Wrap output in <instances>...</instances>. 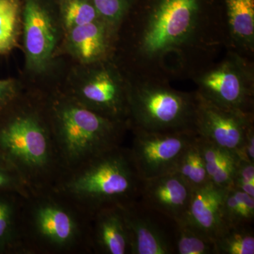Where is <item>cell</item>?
Here are the masks:
<instances>
[{"label": "cell", "instance_id": "f546056e", "mask_svg": "<svg viewBox=\"0 0 254 254\" xmlns=\"http://www.w3.org/2000/svg\"><path fill=\"white\" fill-rule=\"evenodd\" d=\"M240 158L242 160L254 163V125L247 130Z\"/></svg>", "mask_w": 254, "mask_h": 254}, {"label": "cell", "instance_id": "9c48e42d", "mask_svg": "<svg viewBox=\"0 0 254 254\" xmlns=\"http://www.w3.org/2000/svg\"><path fill=\"white\" fill-rule=\"evenodd\" d=\"M130 153L141 180L174 173L185 150L197 132L155 133L132 129Z\"/></svg>", "mask_w": 254, "mask_h": 254}, {"label": "cell", "instance_id": "6da1fadb", "mask_svg": "<svg viewBox=\"0 0 254 254\" xmlns=\"http://www.w3.org/2000/svg\"><path fill=\"white\" fill-rule=\"evenodd\" d=\"M207 0H152L130 23L128 77L192 78L230 49L225 9Z\"/></svg>", "mask_w": 254, "mask_h": 254}, {"label": "cell", "instance_id": "ba28073f", "mask_svg": "<svg viewBox=\"0 0 254 254\" xmlns=\"http://www.w3.org/2000/svg\"><path fill=\"white\" fill-rule=\"evenodd\" d=\"M91 65L83 81L65 95L105 118L128 122V78L110 58Z\"/></svg>", "mask_w": 254, "mask_h": 254}, {"label": "cell", "instance_id": "cb8c5ba5", "mask_svg": "<svg viewBox=\"0 0 254 254\" xmlns=\"http://www.w3.org/2000/svg\"><path fill=\"white\" fill-rule=\"evenodd\" d=\"M21 18L18 0H0V55L16 46Z\"/></svg>", "mask_w": 254, "mask_h": 254}, {"label": "cell", "instance_id": "2e32d148", "mask_svg": "<svg viewBox=\"0 0 254 254\" xmlns=\"http://www.w3.org/2000/svg\"><path fill=\"white\" fill-rule=\"evenodd\" d=\"M227 190L210 182L194 189L187 213L182 218L214 242L227 227L221 213L222 200Z\"/></svg>", "mask_w": 254, "mask_h": 254}, {"label": "cell", "instance_id": "7c38bea8", "mask_svg": "<svg viewBox=\"0 0 254 254\" xmlns=\"http://www.w3.org/2000/svg\"><path fill=\"white\" fill-rule=\"evenodd\" d=\"M23 45L28 69L46 71L58 43L56 23L38 0H26L23 11Z\"/></svg>", "mask_w": 254, "mask_h": 254}, {"label": "cell", "instance_id": "4316f807", "mask_svg": "<svg viewBox=\"0 0 254 254\" xmlns=\"http://www.w3.org/2000/svg\"><path fill=\"white\" fill-rule=\"evenodd\" d=\"M0 190L14 192L28 198L31 192L14 167L0 153Z\"/></svg>", "mask_w": 254, "mask_h": 254}, {"label": "cell", "instance_id": "8992f818", "mask_svg": "<svg viewBox=\"0 0 254 254\" xmlns=\"http://www.w3.org/2000/svg\"><path fill=\"white\" fill-rule=\"evenodd\" d=\"M127 78L128 122L131 129L167 133L196 132V91H177L163 80Z\"/></svg>", "mask_w": 254, "mask_h": 254}, {"label": "cell", "instance_id": "4fadbf2b", "mask_svg": "<svg viewBox=\"0 0 254 254\" xmlns=\"http://www.w3.org/2000/svg\"><path fill=\"white\" fill-rule=\"evenodd\" d=\"M192 192L191 187L174 172L142 180L138 199L149 208L177 221L185 217Z\"/></svg>", "mask_w": 254, "mask_h": 254}, {"label": "cell", "instance_id": "5b68a950", "mask_svg": "<svg viewBox=\"0 0 254 254\" xmlns=\"http://www.w3.org/2000/svg\"><path fill=\"white\" fill-rule=\"evenodd\" d=\"M47 104L64 173L123 145L130 128L128 122L102 116L66 95Z\"/></svg>", "mask_w": 254, "mask_h": 254}, {"label": "cell", "instance_id": "277c9868", "mask_svg": "<svg viewBox=\"0 0 254 254\" xmlns=\"http://www.w3.org/2000/svg\"><path fill=\"white\" fill-rule=\"evenodd\" d=\"M141 184L129 148L120 145L64 173L53 189L93 216L139 198Z\"/></svg>", "mask_w": 254, "mask_h": 254}, {"label": "cell", "instance_id": "d4e9b609", "mask_svg": "<svg viewBox=\"0 0 254 254\" xmlns=\"http://www.w3.org/2000/svg\"><path fill=\"white\" fill-rule=\"evenodd\" d=\"M102 19L90 0H68L64 6L63 21L66 31Z\"/></svg>", "mask_w": 254, "mask_h": 254}, {"label": "cell", "instance_id": "83f0119b", "mask_svg": "<svg viewBox=\"0 0 254 254\" xmlns=\"http://www.w3.org/2000/svg\"><path fill=\"white\" fill-rule=\"evenodd\" d=\"M230 188L242 190L254 197V163L239 160Z\"/></svg>", "mask_w": 254, "mask_h": 254}, {"label": "cell", "instance_id": "9a60e30c", "mask_svg": "<svg viewBox=\"0 0 254 254\" xmlns=\"http://www.w3.org/2000/svg\"><path fill=\"white\" fill-rule=\"evenodd\" d=\"M92 253L131 254L129 232L119 205L100 209L91 224Z\"/></svg>", "mask_w": 254, "mask_h": 254}, {"label": "cell", "instance_id": "52a82bcc", "mask_svg": "<svg viewBox=\"0 0 254 254\" xmlns=\"http://www.w3.org/2000/svg\"><path fill=\"white\" fill-rule=\"evenodd\" d=\"M192 80L203 99L225 109L254 115L253 62L228 50L224 58Z\"/></svg>", "mask_w": 254, "mask_h": 254}, {"label": "cell", "instance_id": "d6986e66", "mask_svg": "<svg viewBox=\"0 0 254 254\" xmlns=\"http://www.w3.org/2000/svg\"><path fill=\"white\" fill-rule=\"evenodd\" d=\"M200 140L209 182L221 188H230L240 158L236 153L222 148L201 136Z\"/></svg>", "mask_w": 254, "mask_h": 254}, {"label": "cell", "instance_id": "f1b7e54d", "mask_svg": "<svg viewBox=\"0 0 254 254\" xmlns=\"http://www.w3.org/2000/svg\"><path fill=\"white\" fill-rule=\"evenodd\" d=\"M18 98L16 82L11 79L0 80V113Z\"/></svg>", "mask_w": 254, "mask_h": 254}, {"label": "cell", "instance_id": "603a6c76", "mask_svg": "<svg viewBox=\"0 0 254 254\" xmlns=\"http://www.w3.org/2000/svg\"><path fill=\"white\" fill-rule=\"evenodd\" d=\"M217 254H254L253 225L229 226L215 241Z\"/></svg>", "mask_w": 254, "mask_h": 254}, {"label": "cell", "instance_id": "7a4b0ae2", "mask_svg": "<svg viewBox=\"0 0 254 254\" xmlns=\"http://www.w3.org/2000/svg\"><path fill=\"white\" fill-rule=\"evenodd\" d=\"M0 125V153L11 164L31 193L49 190L63 175L47 102H23Z\"/></svg>", "mask_w": 254, "mask_h": 254}, {"label": "cell", "instance_id": "ac0fdd59", "mask_svg": "<svg viewBox=\"0 0 254 254\" xmlns=\"http://www.w3.org/2000/svg\"><path fill=\"white\" fill-rule=\"evenodd\" d=\"M24 198L14 192L0 190V253L26 254L22 234Z\"/></svg>", "mask_w": 254, "mask_h": 254}, {"label": "cell", "instance_id": "44dd1931", "mask_svg": "<svg viewBox=\"0 0 254 254\" xmlns=\"http://www.w3.org/2000/svg\"><path fill=\"white\" fill-rule=\"evenodd\" d=\"M175 222V254H217L211 238L184 219Z\"/></svg>", "mask_w": 254, "mask_h": 254}, {"label": "cell", "instance_id": "484cf974", "mask_svg": "<svg viewBox=\"0 0 254 254\" xmlns=\"http://www.w3.org/2000/svg\"><path fill=\"white\" fill-rule=\"evenodd\" d=\"M100 18L116 31L129 9L132 0H90Z\"/></svg>", "mask_w": 254, "mask_h": 254}, {"label": "cell", "instance_id": "8fae6325", "mask_svg": "<svg viewBox=\"0 0 254 254\" xmlns=\"http://www.w3.org/2000/svg\"><path fill=\"white\" fill-rule=\"evenodd\" d=\"M197 95V133L215 145L236 153L240 158L247 130L254 125V115L222 108Z\"/></svg>", "mask_w": 254, "mask_h": 254}, {"label": "cell", "instance_id": "e0dca14e", "mask_svg": "<svg viewBox=\"0 0 254 254\" xmlns=\"http://www.w3.org/2000/svg\"><path fill=\"white\" fill-rule=\"evenodd\" d=\"M230 49L252 60L254 54V0H223Z\"/></svg>", "mask_w": 254, "mask_h": 254}, {"label": "cell", "instance_id": "30bf717a", "mask_svg": "<svg viewBox=\"0 0 254 254\" xmlns=\"http://www.w3.org/2000/svg\"><path fill=\"white\" fill-rule=\"evenodd\" d=\"M131 239V254H175L176 222L137 198L119 205Z\"/></svg>", "mask_w": 254, "mask_h": 254}, {"label": "cell", "instance_id": "ffe728a7", "mask_svg": "<svg viewBox=\"0 0 254 254\" xmlns=\"http://www.w3.org/2000/svg\"><path fill=\"white\" fill-rule=\"evenodd\" d=\"M221 213L227 227L253 225L254 197L242 190L228 188L222 200Z\"/></svg>", "mask_w": 254, "mask_h": 254}, {"label": "cell", "instance_id": "5bb4252c", "mask_svg": "<svg viewBox=\"0 0 254 254\" xmlns=\"http://www.w3.org/2000/svg\"><path fill=\"white\" fill-rule=\"evenodd\" d=\"M116 31L103 19L67 31L70 54L85 64L99 63L111 56Z\"/></svg>", "mask_w": 254, "mask_h": 254}, {"label": "cell", "instance_id": "3957f363", "mask_svg": "<svg viewBox=\"0 0 254 254\" xmlns=\"http://www.w3.org/2000/svg\"><path fill=\"white\" fill-rule=\"evenodd\" d=\"M92 216L53 188L23 200L22 234L26 254L92 253Z\"/></svg>", "mask_w": 254, "mask_h": 254}, {"label": "cell", "instance_id": "7402d4cb", "mask_svg": "<svg viewBox=\"0 0 254 254\" xmlns=\"http://www.w3.org/2000/svg\"><path fill=\"white\" fill-rule=\"evenodd\" d=\"M175 173L180 175L193 190L209 182L199 135L195 137L184 152L177 163Z\"/></svg>", "mask_w": 254, "mask_h": 254}]
</instances>
